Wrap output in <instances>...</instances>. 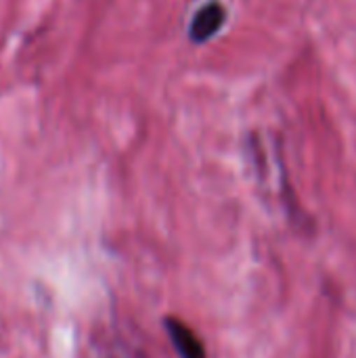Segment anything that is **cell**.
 <instances>
[{
  "label": "cell",
  "mask_w": 356,
  "mask_h": 358,
  "mask_svg": "<svg viewBox=\"0 0 356 358\" xmlns=\"http://www.w3.org/2000/svg\"><path fill=\"white\" fill-rule=\"evenodd\" d=\"M229 19V10L220 0L204 2L189 21V38L195 44H206L220 34Z\"/></svg>",
  "instance_id": "obj_1"
},
{
  "label": "cell",
  "mask_w": 356,
  "mask_h": 358,
  "mask_svg": "<svg viewBox=\"0 0 356 358\" xmlns=\"http://www.w3.org/2000/svg\"><path fill=\"white\" fill-rule=\"evenodd\" d=\"M166 331L180 358H206V348L193 329L176 319H166Z\"/></svg>",
  "instance_id": "obj_2"
}]
</instances>
